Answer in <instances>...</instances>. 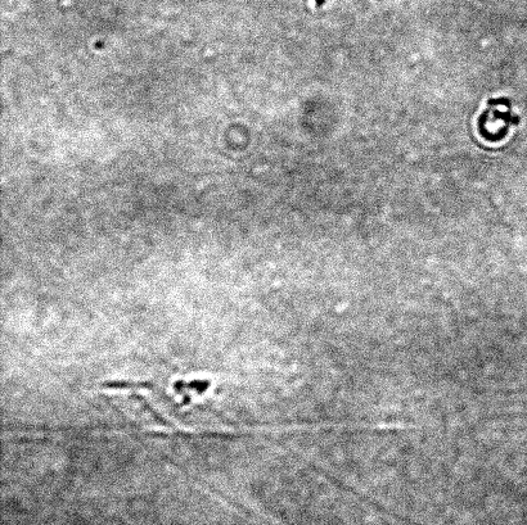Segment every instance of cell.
Listing matches in <instances>:
<instances>
[{
  "instance_id": "obj_1",
  "label": "cell",
  "mask_w": 527,
  "mask_h": 525,
  "mask_svg": "<svg viewBox=\"0 0 527 525\" xmlns=\"http://www.w3.org/2000/svg\"><path fill=\"white\" fill-rule=\"evenodd\" d=\"M519 124V116L513 113L510 99H490L488 107L480 116L479 131L488 142H499L506 138L511 128Z\"/></svg>"
}]
</instances>
